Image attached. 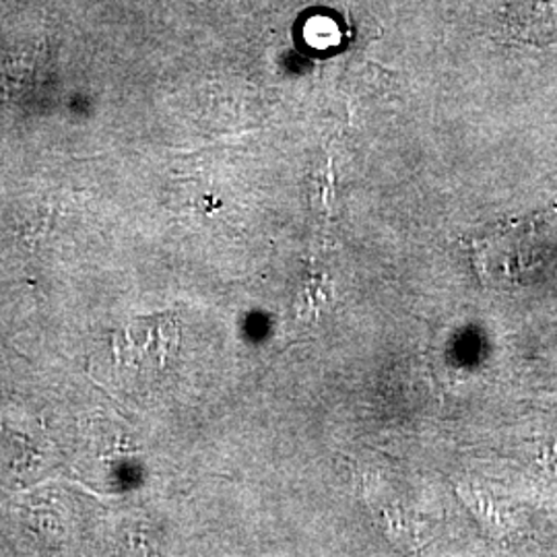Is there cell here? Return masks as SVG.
Returning <instances> with one entry per match:
<instances>
[{
    "mask_svg": "<svg viewBox=\"0 0 557 557\" xmlns=\"http://www.w3.org/2000/svg\"><path fill=\"white\" fill-rule=\"evenodd\" d=\"M533 230H535V218L515 221L508 225H498L494 232H487L483 236H478L467 246L475 248H490V250H499V267H510L515 264V275H520V271H527L529 264H533ZM510 275V269H498L496 275Z\"/></svg>",
    "mask_w": 557,
    "mask_h": 557,
    "instance_id": "2",
    "label": "cell"
},
{
    "mask_svg": "<svg viewBox=\"0 0 557 557\" xmlns=\"http://www.w3.org/2000/svg\"><path fill=\"white\" fill-rule=\"evenodd\" d=\"M180 349L176 314H156L133 320L114 337L116 358L143 376H163Z\"/></svg>",
    "mask_w": 557,
    "mask_h": 557,
    "instance_id": "1",
    "label": "cell"
}]
</instances>
